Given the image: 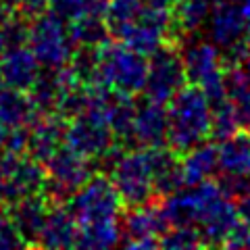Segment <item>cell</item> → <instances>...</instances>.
Returning a JSON list of instances; mask_svg holds the SVG:
<instances>
[{
  "instance_id": "obj_11",
  "label": "cell",
  "mask_w": 250,
  "mask_h": 250,
  "mask_svg": "<svg viewBox=\"0 0 250 250\" xmlns=\"http://www.w3.org/2000/svg\"><path fill=\"white\" fill-rule=\"evenodd\" d=\"M169 228L163 215L159 198L138 207H129L123 219V244L127 248H159V240L163 231Z\"/></svg>"
},
{
  "instance_id": "obj_21",
  "label": "cell",
  "mask_w": 250,
  "mask_h": 250,
  "mask_svg": "<svg viewBox=\"0 0 250 250\" xmlns=\"http://www.w3.org/2000/svg\"><path fill=\"white\" fill-rule=\"evenodd\" d=\"M219 171L217 163V144L207 140L200 142L198 146L190 148L188 152L182 154V177H184V188L196 186L200 182H207Z\"/></svg>"
},
{
  "instance_id": "obj_14",
  "label": "cell",
  "mask_w": 250,
  "mask_h": 250,
  "mask_svg": "<svg viewBox=\"0 0 250 250\" xmlns=\"http://www.w3.org/2000/svg\"><path fill=\"white\" fill-rule=\"evenodd\" d=\"M242 221L238 202L229 198L228 194L219 196L213 205L205 208V213L198 219V229L202 231L207 246H223L225 240L231 236V231L238 228Z\"/></svg>"
},
{
  "instance_id": "obj_29",
  "label": "cell",
  "mask_w": 250,
  "mask_h": 250,
  "mask_svg": "<svg viewBox=\"0 0 250 250\" xmlns=\"http://www.w3.org/2000/svg\"><path fill=\"white\" fill-rule=\"evenodd\" d=\"M27 246L9 213H0V250Z\"/></svg>"
},
{
  "instance_id": "obj_28",
  "label": "cell",
  "mask_w": 250,
  "mask_h": 250,
  "mask_svg": "<svg viewBox=\"0 0 250 250\" xmlns=\"http://www.w3.org/2000/svg\"><path fill=\"white\" fill-rule=\"evenodd\" d=\"M46 2H48V11L61 17L65 23L90 11L104 13V0H46Z\"/></svg>"
},
{
  "instance_id": "obj_17",
  "label": "cell",
  "mask_w": 250,
  "mask_h": 250,
  "mask_svg": "<svg viewBox=\"0 0 250 250\" xmlns=\"http://www.w3.org/2000/svg\"><path fill=\"white\" fill-rule=\"evenodd\" d=\"M77 233H80V225H77L73 213L69 210L67 202H52L36 246L73 248L77 246Z\"/></svg>"
},
{
  "instance_id": "obj_1",
  "label": "cell",
  "mask_w": 250,
  "mask_h": 250,
  "mask_svg": "<svg viewBox=\"0 0 250 250\" xmlns=\"http://www.w3.org/2000/svg\"><path fill=\"white\" fill-rule=\"evenodd\" d=\"M94 57H96V67L88 88H104L113 94L131 98L144 92L148 57L127 48L121 42L111 40L94 46Z\"/></svg>"
},
{
  "instance_id": "obj_24",
  "label": "cell",
  "mask_w": 250,
  "mask_h": 250,
  "mask_svg": "<svg viewBox=\"0 0 250 250\" xmlns=\"http://www.w3.org/2000/svg\"><path fill=\"white\" fill-rule=\"evenodd\" d=\"M69 36L77 46H98L108 40V27L104 23V15L100 11H90L69 21Z\"/></svg>"
},
{
  "instance_id": "obj_15",
  "label": "cell",
  "mask_w": 250,
  "mask_h": 250,
  "mask_svg": "<svg viewBox=\"0 0 250 250\" xmlns=\"http://www.w3.org/2000/svg\"><path fill=\"white\" fill-rule=\"evenodd\" d=\"M0 67H2L4 83L11 90L29 92L31 85L40 77V62L36 54L29 50V46L15 44L9 46L2 57H0Z\"/></svg>"
},
{
  "instance_id": "obj_10",
  "label": "cell",
  "mask_w": 250,
  "mask_h": 250,
  "mask_svg": "<svg viewBox=\"0 0 250 250\" xmlns=\"http://www.w3.org/2000/svg\"><path fill=\"white\" fill-rule=\"evenodd\" d=\"M2 165H4V192L2 202L13 205L31 194H42L46 188V167H42L40 161L27 152L15 154L2 152Z\"/></svg>"
},
{
  "instance_id": "obj_12",
  "label": "cell",
  "mask_w": 250,
  "mask_h": 250,
  "mask_svg": "<svg viewBox=\"0 0 250 250\" xmlns=\"http://www.w3.org/2000/svg\"><path fill=\"white\" fill-rule=\"evenodd\" d=\"M208 36L221 50L246 40V21L242 13V0H210Z\"/></svg>"
},
{
  "instance_id": "obj_34",
  "label": "cell",
  "mask_w": 250,
  "mask_h": 250,
  "mask_svg": "<svg viewBox=\"0 0 250 250\" xmlns=\"http://www.w3.org/2000/svg\"><path fill=\"white\" fill-rule=\"evenodd\" d=\"M242 13H244L246 21V38L250 40V0H242Z\"/></svg>"
},
{
  "instance_id": "obj_23",
  "label": "cell",
  "mask_w": 250,
  "mask_h": 250,
  "mask_svg": "<svg viewBox=\"0 0 250 250\" xmlns=\"http://www.w3.org/2000/svg\"><path fill=\"white\" fill-rule=\"evenodd\" d=\"M123 228L119 219H103V221H92L80 225V233H77V246L80 248H113L121 242Z\"/></svg>"
},
{
  "instance_id": "obj_4",
  "label": "cell",
  "mask_w": 250,
  "mask_h": 250,
  "mask_svg": "<svg viewBox=\"0 0 250 250\" xmlns=\"http://www.w3.org/2000/svg\"><path fill=\"white\" fill-rule=\"evenodd\" d=\"M27 46L36 54L40 65L48 69H61L69 65L73 57V40L69 36V27L65 21L46 9L36 15L27 27Z\"/></svg>"
},
{
  "instance_id": "obj_18",
  "label": "cell",
  "mask_w": 250,
  "mask_h": 250,
  "mask_svg": "<svg viewBox=\"0 0 250 250\" xmlns=\"http://www.w3.org/2000/svg\"><path fill=\"white\" fill-rule=\"evenodd\" d=\"M50 205L52 202L48 200V196L44 192L31 194V196H25L11 205L9 215L15 221V225H17V229L21 231L27 246H36L40 229L46 221V215L50 210Z\"/></svg>"
},
{
  "instance_id": "obj_9",
  "label": "cell",
  "mask_w": 250,
  "mask_h": 250,
  "mask_svg": "<svg viewBox=\"0 0 250 250\" xmlns=\"http://www.w3.org/2000/svg\"><path fill=\"white\" fill-rule=\"evenodd\" d=\"M115 38H117V42L125 44L127 48L144 54V57H150L163 44L173 42L171 13L161 11V9H152V6L146 4V9L140 15V19L129 23L127 27H123Z\"/></svg>"
},
{
  "instance_id": "obj_36",
  "label": "cell",
  "mask_w": 250,
  "mask_h": 250,
  "mask_svg": "<svg viewBox=\"0 0 250 250\" xmlns=\"http://www.w3.org/2000/svg\"><path fill=\"white\" fill-rule=\"evenodd\" d=\"M2 192H4V165H2V154H0V202H2Z\"/></svg>"
},
{
  "instance_id": "obj_35",
  "label": "cell",
  "mask_w": 250,
  "mask_h": 250,
  "mask_svg": "<svg viewBox=\"0 0 250 250\" xmlns=\"http://www.w3.org/2000/svg\"><path fill=\"white\" fill-rule=\"evenodd\" d=\"M9 131H11V127H6V125L0 121V148H4L6 138H9Z\"/></svg>"
},
{
  "instance_id": "obj_7",
  "label": "cell",
  "mask_w": 250,
  "mask_h": 250,
  "mask_svg": "<svg viewBox=\"0 0 250 250\" xmlns=\"http://www.w3.org/2000/svg\"><path fill=\"white\" fill-rule=\"evenodd\" d=\"M46 165V188L44 194L50 202H69V198L80 190V186L88 179L92 171V161L88 156L62 144L54 152Z\"/></svg>"
},
{
  "instance_id": "obj_33",
  "label": "cell",
  "mask_w": 250,
  "mask_h": 250,
  "mask_svg": "<svg viewBox=\"0 0 250 250\" xmlns=\"http://www.w3.org/2000/svg\"><path fill=\"white\" fill-rule=\"evenodd\" d=\"M148 6H152V9H161V11H173V6L179 2V0H144Z\"/></svg>"
},
{
  "instance_id": "obj_6",
  "label": "cell",
  "mask_w": 250,
  "mask_h": 250,
  "mask_svg": "<svg viewBox=\"0 0 250 250\" xmlns=\"http://www.w3.org/2000/svg\"><path fill=\"white\" fill-rule=\"evenodd\" d=\"M188 83H194L213 103L225 98V62L219 46L213 42H190L182 46Z\"/></svg>"
},
{
  "instance_id": "obj_27",
  "label": "cell",
  "mask_w": 250,
  "mask_h": 250,
  "mask_svg": "<svg viewBox=\"0 0 250 250\" xmlns=\"http://www.w3.org/2000/svg\"><path fill=\"white\" fill-rule=\"evenodd\" d=\"M240 129L242 125L238 121V115L228 98L210 104V140L221 142V140L233 136Z\"/></svg>"
},
{
  "instance_id": "obj_32",
  "label": "cell",
  "mask_w": 250,
  "mask_h": 250,
  "mask_svg": "<svg viewBox=\"0 0 250 250\" xmlns=\"http://www.w3.org/2000/svg\"><path fill=\"white\" fill-rule=\"evenodd\" d=\"M236 202H238V210H240L242 221L250 223V190H248V192H246L242 198H238Z\"/></svg>"
},
{
  "instance_id": "obj_20",
  "label": "cell",
  "mask_w": 250,
  "mask_h": 250,
  "mask_svg": "<svg viewBox=\"0 0 250 250\" xmlns=\"http://www.w3.org/2000/svg\"><path fill=\"white\" fill-rule=\"evenodd\" d=\"M210 0H179L171 11L173 44L184 46L207 25Z\"/></svg>"
},
{
  "instance_id": "obj_26",
  "label": "cell",
  "mask_w": 250,
  "mask_h": 250,
  "mask_svg": "<svg viewBox=\"0 0 250 250\" xmlns=\"http://www.w3.org/2000/svg\"><path fill=\"white\" fill-rule=\"evenodd\" d=\"M205 246L207 242L202 238L198 225H169L159 240V248L167 250H192Z\"/></svg>"
},
{
  "instance_id": "obj_31",
  "label": "cell",
  "mask_w": 250,
  "mask_h": 250,
  "mask_svg": "<svg viewBox=\"0 0 250 250\" xmlns=\"http://www.w3.org/2000/svg\"><path fill=\"white\" fill-rule=\"evenodd\" d=\"M225 248H250V223L240 221V225L225 240Z\"/></svg>"
},
{
  "instance_id": "obj_19",
  "label": "cell",
  "mask_w": 250,
  "mask_h": 250,
  "mask_svg": "<svg viewBox=\"0 0 250 250\" xmlns=\"http://www.w3.org/2000/svg\"><path fill=\"white\" fill-rule=\"evenodd\" d=\"M217 163L221 175L250 177V129H240L217 146Z\"/></svg>"
},
{
  "instance_id": "obj_25",
  "label": "cell",
  "mask_w": 250,
  "mask_h": 250,
  "mask_svg": "<svg viewBox=\"0 0 250 250\" xmlns=\"http://www.w3.org/2000/svg\"><path fill=\"white\" fill-rule=\"evenodd\" d=\"M146 2L144 0H104V23L108 27V34L113 38L119 34L123 27L140 19L144 13Z\"/></svg>"
},
{
  "instance_id": "obj_16",
  "label": "cell",
  "mask_w": 250,
  "mask_h": 250,
  "mask_svg": "<svg viewBox=\"0 0 250 250\" xmlns=\"http://www.w3.org/2000/svg\"><path fill=\"white\" fill-rule=\"evenodd\" d=\"M67 121L59 113L42 115L34 125L29 127V140H27V154L34 156L36 161L46 163L50 156L65 144L67 134Z\"/></svg>"
},
{
  "instance_id": "obj_30",
  "label": "cell",
  "mask_w": 250,
  "mask_h": 250,
  "mask_svg": "<svg viewBox=\"0 0 250 250\" xmlns=\"http://www.w3.org/2000/svg\"><path fill=\"white\" fill-rule=\"evenodd\" d=\"M2 4L6 9L23 15L25 19H34L36 15H40L48 9V2H46V0H2Z\"/></svg>"
},
{
  "instance_id": "obj_8",
  "label": "cell",
  "mask_w": 250,
  "mask_h": 250,
  "mask_svg": "<svg viewBox=\"0 0 250 250\" xmlns=\"http://www.w3.org/2000/svg\"><path fill=\"white\" fill-rule=\"evenodd\" d=\"M186 83H188V75L179 44L167 42L154 54L148 57V75L144 85L146 98L167 104Z\"/></svg>"
},
{
  "instance_id": "obj_3",
  "label": "cell",
  "mask_w": 250,
  "mask_h": 250,
  "mask_svg": "<svg viewBox=\"0 0 250 250\" xmlns=\"http://www.w3.org/2000/svg\"><path fill=\"white\" fill-rule=\"evenodd\" d=\"M159 146H140L117 152L111 159L108 177L119 192L125 208L138 207L156 198L154 192V167Z\"/></svg>"
},
{
  "instance_id": "obj_37",
  "label": "cell",
  "mask_w": 250,
  "mask_h": 250,
  "mask_svg": "<svg viewBox=\"0 0 250 250\" xmlns=\"http://www.w3.org/2000/svg\"><path fill=\"white\" fill-rule=\"evenodd\" d=\"M6 88V83H4V75H2V67H0V92H2Z\"/></svg>"
},
{
  "instance_id": "obj_22",
  "label": "cell",
  "mask_w": 250,
  "mask_h": 250,
  "mask_svg": "<svg viewBox=\"0 0 250 250\" xmlns=\"http://www.w3.org/2000/svg\"><path fill=\"white\" fill-rule=\"evenodd\" d=\"M40 117V111L34 106L27 92L11 88L0 92V121L6 127H31Z\"/></svg>"
},
{
  "instance_id": "obj_2",
  "label": "cell",
  "mask_w": 250,
  "mask_h": 250,
  "mask_svg": "<svg viewBox=\"0 0 250 250\" xmlns=\"http://www.w3.org/2000/svg\"><path fill=\"white\" fill-rule=\"evenodd\" d=\"M167 144L177 154L210 140V100L198 85L186 83L167 103Z\"/></svg>"
},
{
  "instance_id": "obj_13",
  "label": "cell",
  "mask_w": 250,
  "mask_h": 250,
  "mask_svg": "<svg viewBox=\"0 0 250 250\" xmlns=\"http://www.w3.org/2000/svg\"><path fill=\"white\" fill-rule=\"evenodd\" d=\"M167 134H169V115L165 103L144 98L140 104H136L131 142L140 146H169Z\"/></svg>"
},
{
  "instance_id": "obj_5",
  "label": "cell",
  "mask_w": 250,
  "mask_h": 250,
  "mask_svg": "<svg viewBox=\"0 0 250 250\" xmlns=\"http://www.w3.org/2000/svg\"><path fill=\"white\" fill-rule=\"evenodd\" d=\"M67 207L73 213L77 225L103 219H119L121 210L125 208L108 173H92L69 198Z\"/></svg>"
}]
</instances>
